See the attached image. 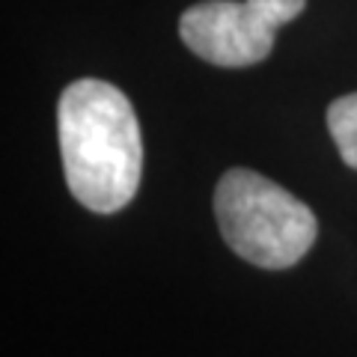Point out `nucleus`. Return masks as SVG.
<instances>
[{"mask_svg":"<svg viewBox=\"0 0 357 357\" xmlns=\"http://www.w3.org/2000/svg\"><path fill=\"white\" fill-rule=\"evenodd\" d=\"M57 134L66 185L77 203L98 215L131 203L143 173V143L122 89L96 77L69 84L57 105Z\"/></svg>","mask_w":357,"mask_h":357,"instance_id":"obj_1","label":"nucleus"},{"mask_svg":"<svg viewBox=\"0 0 357 357\" xmlns=\"http://www.w3.org/2000/svg\"><path fill=\"white\" fill-rule=\"evenodd\" d=\"M223 241L259 268H292L316 241L319 223L307 203L253 170L223 173L215 191Z\"/></svg>","mask_w":357,"mask_h":357,"instance_id":"obj_2","label":"nucleus"},{"mask_svg":"<svg viewBox=\"0 0 357 357\" xmlns=\"http://www.w3.org/2000/svg\"><path fill=\"white\" fill-rule=\"evenodd\" d=\"M307 0H206L178 18V36L197 57L223 69L262 63L274 33L304 13Z\"/></svg>","mask_w":357,"mask_h":357,"instance_id":"obj_3","label":"nucleus"},{"mask_svg":"<svg viewBox=\"0 0 357 357\" xmlns=\"http://www.w3.org/2000/svg\"><path fill=\"white\" fill-rule=\"evenodd\" d=\"M328 131L342 161L357 170V93L342 96L328 107Z\"/></svg>","mask_w":357,"mask_h":357,"instance_id":"obj_4","label":"nucleus"}]
</instances>
